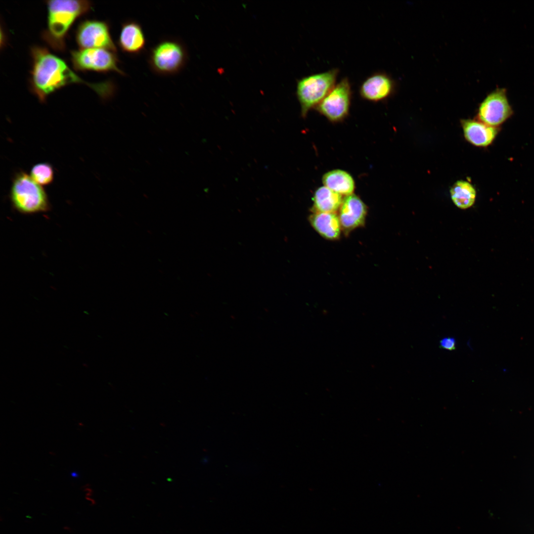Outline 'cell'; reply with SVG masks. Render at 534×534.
<instances>
[{"mask_svg": "<svg viewBox=\"0 0 534 534\" xmlns=\"http://www.w3.org/2000/svg\"><path fill=\"white\" fill-rule=\"evenodd\" d=\"M33 64L32 90L39 101L44 102L51 93L66 85L82 84L88 86L101 98H109L113 92L110 83H92L84 81L60 58L46 48L35 46L31 48Z\"/></svg>", "mask_w": 534, "mask_h": 534, "instance_id": "1", "label": "cell"}, {"mask_svg": "<svg viewBox=\"0 0 534 534\" xmlns=\"http://www.w3.org/2000/svg\"><path fill=\"white\" fill-rule=\"evenodd\" d=\"M47 28L43 32L44 41L56 51L65 48V37L74 21L89 11L92 4L88 0H53L46 1Z\"/></svg>", "mask_w": 534, "mask_h": 534, "instance_id": "2", "label": "cell"}, {"mask_svg": "<svg viewBox=\"0 0 534 534\" xmlns=\"http://www.w3.org/2000/svg\"><path fill=\"white\" fill-rule=\"evenodd\" d=\"M9 198L13 207L23 214L44 213L50 209L44 189L22 171L17 173L12 179Z\"/></svg>", "mask_w": 534, "mask_h": 534, "instance_id": "3", "label": "cell"}, {"mask_svg": "<svg viewBox=\"0 0 534 534\" xmlns=\"http://www.w3.org/2000/svg\"><path fill=\"white\" fill-rule=\"evenodd\" d=\"M339 73V69L335 68L297 80L296 93L302 117L305 118L310 110L315 108L333 88Z\"/></svg>", "mask_w": 534, "mask_h": 534, "instance_id": "4", "label": "cell"}, {"mask_svg": "<svg viewBox=\"0 0 534 534\" xmlns=\"http://www.w3.org/2000/svg\"><path fill=\"white\" fill-rule=\"evenodd\" d=\"M188 53L183 44L175 39L160 41L149 51L148 63L155 73L171 75L180 71L186 65Z\"/></svg>", "mask_w": 534, "mask_h": 534, "instance_id": "5", "label": "cell"}, {"mask_svg": "<svg viewBox=\"0 0 534 534\" xmlns=\"http://www.w3.org/2000/svg\"><path fill=\"white\" fill-rule=\"evenodd\" d=\"M116 52L103 48H86L71 51V59L77 70L116 72L124 75L120 69Z\"/></svg>", "mask_w": 534, "mask_h": 534, "instance_id": "6", "label": "cell"}, {"mask_svg": "<svg viewBox=\"0 0 534 534\" xmlns=\"http://www.w3.org/2000/svg\"><path fill=\"white\" fill-rule=\"evenodd\" d=\"M352 93V86L349 78H343L335 85L315 109L329 121L339 122L349 114Z\"/></svg>", "mask_w": 534, "mask_h": 534, "instance_id": "7", "label": "cell"}, {"mask_svg": "<svg viewBox=\"0 0 534 534\" xmlns=\"http://www.w3.org/2000/svg\"><path fill=\"white\" fill-rule=\"evenodd\" d=\"M76 41L81 49L103 48L115 52L117 47L105 21L91 20L83 21L76 34Z\"/></svg>", "mask_w": 534, "mask_h": 534, "instance_id": "8", "label": "cell"}, {"mask_svg": "<svg viewBox=\"0 0 534 534\" xmlns=\"http://www.w3.org/2000/svg\"><path fill=\"white\" fill-rule=\"evenodd\" d=\"M505 89H497L489 94L481 104L478 116L481 121L495 127L512 114Z\"/></svg>", "mask_w": 534, "mask_h": 534, "instance_id": "9", "label": "cell"}, {"mask_svg": "<svg viewBox=\"0 0 534 534\" xmlns=\"http://www.w3.org/2000/svg\"><path fill=\"white\" fill-rule=\"evenodd\" d=\"M395 90V83L387 74L374 72L361 83L358 92L363 99L378 102L389 97Z\"/></svg>", "mask_w": 534, "mask_h": 534, "instance_id": "10", "label": "cell"}, {"mask_svg": "<svg viewBox=\"0 0 534 534\" xmlns=\"http://www.w3.org/2000/svg\"><path fill=\"white\" fill-rule=\"evenodd\" d=\"M367 211L366 206L357 195L352 194L345 196L338 215L342 230L348 233L363 225Z\"/></svg>", "mask_w": 534, "mask_h": 534, "instance_id": "11", "label": "cell"}, {"mask_svg": "<svg viewBox=\"0 0 534 534\" xmlns=\"http://www.w3.org/2000/svg\"><path fill=\"white\" fill-rule=\"evenodd\" d=\"M117 44L122 52L136 55L145 49L146 39L141 25L135 20L124 22L120 28Z\"/></svg>", "mask_w": 534, "mask_h": 534, "instance_id": "12", "label": "cell"}, {"mask_svg": "<svg viewBox=\"0 0 534 534\" xmlns=\"http://www.w3.org/2000/svg\"><path fill=\"white\" fill-rule=\"evenodd\" d=\"M462 126L466 139L477 146L485 147L490 145L498 132L496 127L474 120L463 121Z\"/></svg>", "mask_w": 534, "mask_h": 534, "instance_id": "13", "label": "cell"}, {"mask_svg": "<svg viewBox=\"0 0 534 534\" xmlns=\"http://www.w3.org/2000/svg\"><path fill=\"white\" fill-rule=\"evenodd\" d=\"M309 220L314 229L323 238L331 240L339 238L342 227L336 213H313Z\"/></svg>", "mask_w": 534, "mask_h": 534, "instance_id": "14", "label": "cell"}, {"mask_svg": "<svg viewBox=\"0 0 534 534\" xmlns=\"http://www.w3.org/2000/svg\"><path fill=\"white\" fill-rule=\"evenodd\" d=\"M322 180L324 186L342 196L353 194L355 188L352 176L342 170L327 172L323 176Z\"/></svg>", "mask_w": 534, "mask_h": 534, "instance_id": "15", "label": "cell"}, {"mask_svg": "<svg viewBox=\"0 0 534 534\" xmlns=\"http://www.w3.org/2000/svg\"><path fill=\"white\" fill-rule=\"evenodd\" d=\"M343 198L342 195L325 186L318 187L312 197L313 213H335L339 210Z\"/></svg>", "mask_w": 534, "mask_h": 534, "instance_id": "16", "label": "cell"}, {"mask_svg": "<svg viewBox=\"0 0 534 534\" xmlns=\"http://www.w3.org/2000/svg\"><path fill=\"white\" fill-rule=\"evenodd\" d=\"M450 195L454 204L460 209H466L474 203L476 192L468 182L459 180L455 182L450 189Z\"/></svg>", "mask_w": 534, "mask_h": 534, "instance_id": "17", "label": "cell"}, {"mask_svg": "<svg viewBox=\"0 0 534 534\" xmlns=\"http://www.w3.org/2000/svg\"><path fill=\"white\" fill-rule=\"evenodd\" d=\"M32 179L41 186L50 184L54 178V172L52 166L48 163L37 164L33 166L30 171Z\"/></svg>", "mask_w": 534, "mask_h": 534, "instance_id": "18", "label": "cell"}, {"mask_svg": "<svg viewBox=\"0 0 534 534\" xmlns=\"http://www.w3.org/2000/svg\"><path fill=\"white\" fill-rule=\"evenodd\" d=\"M440 348L449 351L456 349V342L454 338L446 337L442 339L440 342Z\"/></svg>", "mask_w": 534, "mask_h": 534, "instance_id": "19", "label": "cell"}]
</instances>
